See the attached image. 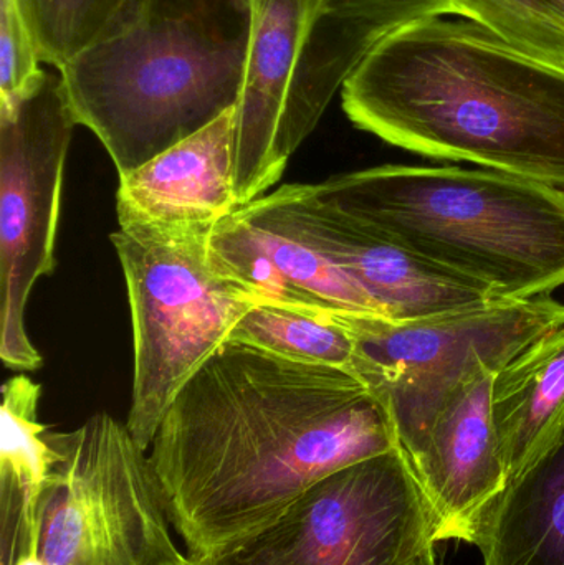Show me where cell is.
<instances>
[{
	"instance_id": "cell-1",
	"label": "cell",
	"mask_w": 564,
	"mask_h": 565,
	"mask_svg": "<svg viewBox=\"0 0 564 565\" xmlns=\"http://www.w3.org/2000/svg\"><path fill=\"white\" fill-rule=\"evenodd\" d=\"M397 448L386 404L360 375L228 341L179 392L149 461L188 557H201Z\"/></svg>"
},
{
	"instance_id": "cell-2",
	"label": "cell",
	"mask_w": 564,
	"mask_h": 565,
	"mask_svg": "<svg viewBox=\"0 0 564 565\" xmlns=\"http://www.w3.org/2000/svg\"><path fill=\"white\" fill-rule=\"evenodd\" d=\"M341 98L387 145L564 189V68L479 23L434 17L394 33Z\"/></svg>"
},
{
	"instance_id": "cell-3",
	"label": "cell",
	"mask_w": 564,
	"mask_h": 565,
	"mask_svg": "<svg viewBox=\"0 0 564 565\" xmlns=\"http://www.w3.org/2000/svg\"><path fill=\"white\" fill-rule=\"evenodd\" d=\"M252 26V0H125L60 66L76 122L118 178L237 106Z\"/></svg>"
},
{
	"instance_id": "cell-4",
	"label": "cell",
	"mask_w": 564,
	"mask_h": 565,
	"mask_svg": "<svg viewBox=\"0 0 564 565\" xmlns=\"http://www.w3.org/2000/svg\"><path fill=\"white\" fill-rule=\"evenodd\" d=\"M334 207L503 301L564 286V189L456 166L386 164L315 184Z\"/></svg>"
},
{
	"instance_id": "cell-5",
	"label": "cell",
	"mask_w": 564,
	"mask_h": 565,
	"mask_svg": "<svg viewBox=\"0 0 564 565\" xmlns=\"http://www.w3.org/2000/svg\"><path fill=\"white\" fill-rule=\"evenodd\" d=\"M55 460L35 493L0 488V565H184L146 450L96 414L46 431Z\"/></svg>"
},
{
	"instance_id": "cell-6",
	"label": "cell",
	"mask_w": 564,
	"mask_h": 565,
	"mask_svg": "<svg viewBox=\"0 0 564 565\" xmlns=\"http://www.w3.org/2000/svg\"><path fill=\"white\" fill-rule=\"evenodd\" d=\"M211 228L123 224L111 234L128 289L135 349L126 427L146 451L179 392L258 305L215 267Z\"/></svg>"
},
{
	"instance_id": "cell-7",
	"label": "cell",
	"mask_w": 564,
	"mask_h": 565,
	"mask_svg": "<svg viewBox=\"0 0 564 565\" xmlns=\"http://www.w3.org/2000/svg\"><path fill=\"white\" fill-rule=\"evenodd\" d=\"M357 348L354 372L386 404L401 450L419 460L437 415L480 369L499 372L564 322L552 296L493 301L419 321L333 311Z\"/></svg>"
},
{
	"instance_id": "cell-8",
	"label": "cell",
	"mask_w": 564,
	"mask_h": 565,
	"mask_svg": "<svg viewBox=\"0 0 564 565\" xmlns=\"http://www.w3.org/2000/svg\"><path fill=\"white\" fill-rule=\"evenodd\" d=\"M433 546L423 488L397 448L334 471L257 530L184 565H414Z\"/></svg>"
},
{
	"instance_id": "cell-9",
	"label": "cell",
	"mask_w": 564,
	"mask_h": 565,
	"mask_svg": "<svg viewBox=\"0 0 564 565\" xmlns=\"http://www.w3.org/2000/svg\"><path fill=\"white\" fill-rule=\"evenodd\" d=\"M78 125L60 76L42 78L0 106V359L36 371L42 355L26 332L33 286L55 270L66 156Z\"/></svg>"
},
{
	"instance_id": "cell-10",
	"label": "cell",
	"mask_w": 564,
	"mask_h": 565,
	"mask_svg": "<svg viewBox=\"0 0 564 565\" xmlns=\"http://www.w3.org/2000/svg\"><path fill=\"white\" fill-rule=\"evenodd\" d=\"M277 191L310 244L360 285L391 321H419L503 301L323 201L315 184H287Z\"/></svg>"
},
{
	"instance_id": "cell-11",
	"label": "cell",
	"mask_w": 564,
	"mask_h": 565,
	"mask_svg": "<svg viewBox=\"0 0 564 565\" xmlns=\"http://www.w3.org/2000/svg\"><path fill=\"white\" fill-rule=\"evenodd\" d=\"M209 255L257 302L384 318L370 295L310 244L278 191L217 222L209 231Z\"/></svg>"
},
{
	"instance_id": "cell-12",
	"label": "cell",
	"mask_w": 564,
	"mask_h": 565,
	"mask_svg": "<svg viewBox=\"0 0 564 565\" xmlns=\"http://www.w3.org/2000/svg\"><path fill=\"white\" fill-rule=\"evenodd\" d=\"M497 371L480 369L437 415L414 475L423 488L434 543H472L483 513L506 490L492 420Z\"/></svg>"
},
{
	"instance_id": "cell-13",
	"label": "cell",
	"mask_w": 564,
	"mask_h": 565,
	"mask_svg": "<svg viewBox=\"0 0 564 565\" xmlns=\"http://www.w3.org/2000/svg\"><path fill=\"white\" fill-rule=\"evenodd\" d=\"M320 0H252L254 26L244 88L235 106L234 182L238 205L264 195L285 168L281 119Z\"/></svg>"
},
{
	"instance_id": "cell-14",
	"label": "cell",
	"mask_w": 564,
	"mask_h": 565,
	"mask_svg": "<svg viewBox=\"0 0 564 565\" xmlns=\"http://www.w3.org/2000/svg\"><path fill=\"white\" fill-rule=\"evenodd\" d=\"M235 108L119 178L118 224L214 227L238 205Z\"/></svg>"
},
{
	"instance_id": "cell-15",
	"label": "cell",
	"mask_w": 564,
	"mask_h": 565,
	"mask_svg": "<svg viewBox=\"0 0 564 565\" xmlns=\"http://www.w3.org/2000/svg\"><path fill=\"white\" fill-rule=\"evenodd\" d=\"M457 15L450 0H320L298 62L291 102L321 116L366 56L394 33Z\"/></svg>"
},
{
	"instance_id": "cell-16",
	"label": "cell",
	"mask_w": 564,
	"mask_h": 565,
	"mask_svg": "<svg viewBox=\"0 0 564 565\" xmlns=\"http://www.w3.org/2000/svg\"><path fill=\"white\" fill-rule=\"evenodd\" d=\"M482 565H564V428L483 513Z\"/></svg>"
},
{
	"instance_id": "cell-17",
	"label": "cell",
	"mask_w": 564,
	"mask_h": 565,
	"mask_svg": "<svg viewBox=\"0 0 564 565\" xmlns=\"http://www.w3.org/2000/svg\"><path fill=\"white\" fill-rule=\"evenodd\" d=\"M492 420L509 483L563 431L564 322L497 372Z\"/></svg>"
},
{
	"instance_id": "cell-18",
	"label": "cell",
	"mask_w": 564,
	"mask_h": 565,
	"mask_svg": "<svg viewBox=\"0 0 564 565\" xmlns=\"http://www.w3.org/2000/svg\"><path fill=\"white\" fill-rule=\"evenodd\" d=\"M228 341L291 361L350 372L357 362L353 338L328 309L258 302L237 322Z\"/></svg>"
},
{
	"instance_id": "cell-19",
	"label": "cell",
	"mask_w": 564,
	"mask_h": 565,
	"mask_svg": "<svg viewBox=\"0 0 564 565\" xmlns=\"http://www.w3.org/2000/svg\"><path fill=\"white\" fill-rule=\"evenodd\" d=\"M457 15L479 23L520 52L564 68V15L552 0H450Z\"/></svg>"
},
{
	"instance_id": "cell-20",
	"label": "cell",
	"mask_w": 564,
	"mask_h": 565,
	"mask_svg": "<svg viewBox=\"0 0 564 565\" xmlns=\"http://www.w3.org/2000/svg\"><path fill=\"white\" fill-rule=\"evenodd\" d=\"M125 0H20L43 63L56 68L88 45Z\"/></svg>"
},
{
	"instance_id": "cell-21",
	"label": "cell",
	"mask_w": 564,
	"mask_h": 565,
	"mask_svg": "<svg viewBox=\"0 0 564 565\" xmlns=\"http://www.w3.org/2000/svg\"><path fill=\"white\" fill-rule=\"evenodd\" d=\"M20 0H0V106L29 92L45 70Z\"/></svg>"
},
{
	"instance_id": "cell-22",
	"label": "cell",
	"mask_w": 564,
	"mask_h": 565,
	"mask_svg": "<svg viewBox=\"0 0 564 565\" xmlns=\"http://www.w3.org/2000/svg\"><path fill=\"white\" fill-rule=\"evenodd\" d=\"M414 565H440L436 557V546L429 547Z\"/></svg>"
},
{
	"instance_id": "cell-23",
	"label": "cell",
	"mask_w": 564,
	"mask_h": 565,
	"mask_svg": "<svg viewBox=\"0 0 564 565\" xmlns=\"http://www.w3.org/2000/svg\"><path fill=\"white\" fill-rule=\"evenodd\" d=\"M552 2H553V6H555L556 9H558L560 12H562L564 15V0H552Z\"/></svg>"
}]
</instances>
